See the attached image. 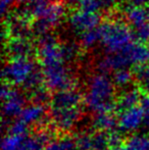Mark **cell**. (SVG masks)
<instances>
[{
  "label": "cell",
  "mask_w": 149,
  "mask_h": 150,
  "mask_svg": "<svg viewBox=\"0 0 149 150\" xmlns=\"http://www.w3.org/2000/svg\"><path fill=\"white\" fill-rule=\"evenodd\" d=\"M146 10H147V13H148V16H149V3L147 4V5H146Z\"/></svg>",
  "instance_id": "35"
},
{
  "label": "cell",
  "mask_w": 149,
  "mask_h": 150,
  "mask_svg": "<svg viewBox=\"0 0 149 150\" xmlns=\"http://www.w3.org/2000/svg\"><path fill=\"white\" fill-rule=\"evenodd\" d=\"M22 3H25L27 5V4H31V3H33V2H35L36 0H20Z\"/></svg>",
  "instance_id": "34"
},
{
  "label": "cell",
  "mask_w": 149,
  "mask_h": 150,
  "mask_svg": "<svg viewBox=\"0 0 149 150\" xmlns=\"http://www.w3.org/2000/svg\"><path fill=\"white\" fill-rule=\"evenodd\" d=\"M142 125H144V113L140 106L121 110L117 117V128L126 134L136 132Z\"/></svg>",
  "instance_id": "9"
},
{
  "label": "cell",
  "mask_w": 149,
  "mask_h": 150,
  "mask_svg": "<svg viewBox=\"0 0 149 150\" xmlns=\"http://www.w3.org/2000/svg\"><path fill=\"white\" fill-rule=\"evenodd\" d=\"M142 109H143L144 113V125L147 127L149 130V95H146L143 99H142Z\"/></svg>",
  "instance_id": "29"
},
{
  "label": "cell",
  "mask_w": 149,
  "mask_h": 150,
  "mask_svg": "<svg viewBox=\"0 0 149 150\" xmlns=\"http://www.w3.org/2000/svg\"><path fill=\"white\" fill-rule=\"evenodd\" d=\"M78 150H108L110 148L109 133L83 132L78 135Z\"/></svg>",
  "instance_id": "8"
},
{
  "label": "cell",
  "mask_w": 149,
  "mask_h": 150,
  "mask_svg": "<svg viewBox=\"0 0 149 150\" xmlns=\"http://www.w3.org/2000/svg\"><path fill=\"white\" fill-rule=\"evenodd\" d=\"M134 78L142 90L149 93V63L135 67Z\"/></svg>",
  "instance_id": "21"
},
{
  "label": "cell",
  "mask_w": 149,
  "mask_h": 150,
  "mask_svg": "<svg viewBox=\"0 0 149 150\" xmlns=\"http://www.w3.org/2000/svg\"><path fill=\"white\" fill-rule=\"evenodd\" d=\"M82 1H83V0H64L66 4L68 6H77V5L80 6Z\"/></svg>",
  "instance_id": "32"
},
{
  "label": "cell",
  "mask_w": 149,
  "mask_h": 150,
  "mask_svg": "<svg viewBox=\"0 0 149 150\" xmlns=\"http://www.w3.org/2000/svg\"><path fill=\"white\" fill-rule=\"evenodd\" d=\"M126 18H127L128 23L132 26V28H136V27L148 22L149 16L146 8L141 7V6L130 5L126 9Z\"/></svg>",
  "instance_id": "18"
},
{
  "label": "cell",
  "mask_w": 149,
  "mask_h": 150,
  "mask_svg": "<svg viewBox=\"0 0 149 150\" xmlns=\"http://www.w3.org/2000/svg\"><path fill=\"white\" fill-rule=\"evenodd\" d=\"M134 78V74L130 71L128 69H119L113 73L112 81L114 83L115 87L119 88H126L132 83Z\"/></svg>",
  "instance_id": "22"
},
{
  "label": "cell",
  "mask_w": 149,
  "mask_h": 150,
  "mask_svg": "<svg viewBox=\"0 0 149 150\" xmlns=\"http://www.w3.org/2000/svg\"><path fill=\"white\" fill-rule=\"evenodd\" d=\"M108 150H149V134H134L121 145Z\"/></svg>",
  "instance_id": "15"
},
{
  "label": "cell",
  "mask_w": 149,
  "mask_h": 150,
  "mask_svg": "<svg viewBox=\"0 0 149 150\" xmlns=\"http://www.w3.org/2000/svg\"><path fill=\"white\" fill-rule=\"evenodd\" d=\"M124 52L128 56L132 67H139L149 63V46H146L145 44L133 42L124 50Z\"/></svg>",
  "instance_id": "13"
},
{
  "label": "cell",
  "mask_w": 149,
  "mask_h": 150,
  "mask_svg": "<svg viewBox=\"0 0 149 150\" xmlns=\"http://www.w3.org/2000/svg\"><path fill=\"white\" fill-rule=\"evenodd\" d=\"M29 136V135H28ZM28 136H20L11 133H7L2 138L1 149L2 150H20L25 140Z\"/></svg>",
  "instance_id": "20"
},
{
  "label": "cell",
  "mask_w": 149,
  "mask_h": 150,
  "mask_svg": "<svg viewBox=\"0 0 149 150\" xmlns=\"http://www.w3.org/2000/svg\"><path fill=\"white\" fill-rule=\"evenodd\" d=\"M84 103L93 113L112 112L117 106L115 85L106 74L97 73L88 79Z\"/></svg>",
  "instance_id": "2"
},
{
  "label": "cell",
  "mask_w": 149,
  "mask_h": 150,
  "mask_svg": "<svg viewBox=\"0 0 149 150\" xmlns=\"http://www.w3.org/2000/svg\"><path fill=\"white\" fill-rule=\"evenodd\" d=\"M80 48L81 47L74 42H68V43L60 45V52H61L62 59L64 60V62L75 60L79 56Z\"/></svg>",
  "instance_id": "24"
},
{
  "label": "cell",
  "mask_w": 149,
  "mask_h": 150,
  "mask_svg": "<svg viewBox=\"0 0 149 150\" xmlns=\"http://www.w3.org/2000/svg\"><path fill=\"white\" fill-rule=\"evenodd\" d=\"M44 150H78V146L76 139L70 136H60L52 138Z\"/></svg>",
  "instance_id": "19"
},
{
  "label": "cell",
  "mask_w": 149,
  "mask_h": 150,
  "mask_svg": "<svg viewBox=\"0 0 149 150\" xmlns=\"http://www.w3.org/2000/svg\"><path fill=\"white\" fill-rule=\"evenodd\" d=\"M30 18H25L16 12V14L7 16L5 32L11 38H27L32 33V24L29 22Z\"/></svg>",
  "instance_id": "11"
},
{
  "label": "cell",
  "mask_w": 149,
  "mask_h": 150,
  "mask_svg": "<svg viewBox=\"0 0 149 150\" xmlns=\"http://www.w3.org/2000/svg\"><path fill=\"white\" fill-rule=\"evenodd\" d=\"M140 102H142V99L139 90L135 88H132V89L130 88L125 90L119 96L117 100V107L119 110H125V109L138 106Z\"/></svg>",
  "instance_id": "17"
},
{
  "label": "cell",
  "mask_w": 149,
  "mask_h": 150,
  "mask_svg": "<svg viewBox=\"0 0 149 150\" xmlns=\"http://www.w3.org/2000/svg\"><path fill=\"white\" fill-rule=\"evenodd\" d=\"M18 0H0V8H1V14L5 16L9 11V8L13 5Z\"/></svg>",
  "instance_id": "30"
},
{
  "label": "cell",
  "mask_w": 149,
  "mask_h": 150,
  "mask_svg": "<svg viewBox=\"0 0 149 150\" xmlns=\"http://www.w3.org/2000/svg\"><path fill=\"white\" fill-rule=\"evenodd\" d=\"M37 69L39 67L32 58H11L4 65L2 77L9 85L24 87Z\"/></svg>",
  "instance_id": "5"
},
{
  "label": "cell",
  "mask_w": 149,
  "mask_h": 150,
  "mask_svg": "<svg viewBox=\"0 0 149 150\" xmlns=\"http://www.w3.org/2000/svg\"><path fill=\"white\" fill-rule=\"evenodd\" d=\"M101 18L98 13L86 12L84 10L78 9L73 11L68 16V24L71 28L76 32L84 33L97 29L100 26Z\"/></svg>",
  "instance_id": "10"
},
{
  "label": "cell",
  "mask_w": 149,
  "mask_h": 150,
  "mask_svg": "<svg viewBox=\"0 0 149 150\" xmlns=\"http://www.w3.org/2000/svg\"><path fill=\"white\" fill-rule=\"evenodd\" d=\"M64 11V6L60 2H51L45 13L32 23V33L39 37L48 34L49 30L59 24Z\"/></svg>",
  "instance_id": "7"
},
{
  "label": "cell",
  "mask_w": 149,
  "mask_h": 150,
  "mask_svg": "<svg viewBox=\"0 0 149 150\" xmlns=\"http://www.w3.org/2000/svg\"><path fill=\"white\" fill-rule=\"evenodd\" d=\"M98 42L100 43V36L97 29L84 32L80 35V45L85 49L94 47Z\"/></svg>",
  "instance_id": "23"
},
{
  "label": "cell",
  "mask_w": 149,
  "mask_h": 150,
  "mask_svg": "<svg viewBox=\"0 0 149 150\" xmlns=\"http://www.w3.org/2000/svg\"><path fill=\"white\" fill-rule=\"evenodd\" d=\"M31 98L33 99L34 103H38V104H43L45 102H47L49 100V92H48V89L44 86H41V87L37 88L36 90L32 91L30 93Z\"/></svg>",
  "instance_id": "27"
},
{
  "label": "cell",
  "mask_w": 149,
  "mask_h": 150,
  "mask_svg": "<svg viewBox=\"0 0 149 150\" xmlns=\"http://www.w3.org/2000/svg\"><path fill=\"white\" fill-rule=\"evenodd\" d=\"M28 128L29 127L20 120H16L10 122L9 126L7 127V133L20 136H28Z\"/></svg>",
  "instance_id": "28"
},
{
  "label": "cell",
  "mask_w": 149,
  "mask_h": 150,
  "mask_svg": "<svg viewBox=\"0 0 149 150\" xmlns=\"http://www.w3.org/2000/svg\"><path fill=\"white\" fill-rule=\"evenodd\" d=\"M130 2H131V5L143 7V6H146L149 3V0H130Z\"/></svg>",
  "instance_id": "31"
},
{
  "label": "cell",
  "mask_w": 149,
  "mask_h": 150,
  "mask_svg": "<svg viewBox=\"0 0 149 150\" xmlns=\"http://www.w3.org/2000/svg\"><path fill=\"white\" fill-rule=\"evenodd\" d=\"M92 126L97 132L112 133L114 132V128L117 127V117L112 112H102L94 115Z\"/></svg>",
  "instance_id": "16"
},
{
  "label": "cell",
  "mask_w": 149,
  "mask_h": 150,
  "mask_svg": "<svg viewBox=\"0 0 149 150\" xmlns=\"http://www.w3.org/2000/svg\"><path fill=\"white\" fill-rule=\"evenodd\" d=\"M133 37L134 40L138 43L145 44L149 42V21L140 26L133 28Z\"/></svg>",
  "instance_id": "25"
},
{
  "label": "cell",
  "mask_w": 149,
  "mask_h": 150,
  "mask_svg": "<svg viewBox=\"0 0 149 150\" xmlns=\"http://www.w3.org/2000/svg\"><path fill=\"white\" fill-rule=\"evenodd\" d=\"M44 85L48 90L60 92L70 89H76V81L74 74L64 61L52 63L49 65L41 67Z\"/></svg>",
  "instance_id": "4"
},
{
  "label": "cell",
  "mask_w": 149,
  "mask_h": 150,
  "mask_svg": "<svg viewBox=\"0 0 149 150\" xmlns=\"http://www.w3.org/2000/svg\"><path fill=\"white\" fill-rule=\"evenodd\" d=\"M84 97L77 89L54 93L49 101V117L55 129L70 132L82 119Z\"/></svg>",
  "instance_id": "1"
},
{
  "label": "cell",
  "mask_w": 149,
  "mask_h": 150,
  "mask_svg": "<svg viewBox=\"0 0 149 150\" xmlns=\"http://www.w3.org/2000/svg\"><path fill=\"white\" fill-rule=\"evenodd\" d=\"M100 44L106 54H115L124 51L133 43V32L127 24L119 21H108L97 28Z\"/></svg>",
  "instance_id": "3"
},
{
  "label": "cell",
  "mask_w": 149,
  "mask_h": 150,
  "mask_svg": "<svg viewBox=\"0 0 149 150\" xmlns=\"http://www.w3.org/2000/svg\"><path fill=\"white\" fill-rule=\"evenodd\" d=\"M46 109L43 104L34 103L27 105L24 108L23 112L20 113L18 120L27 125L28 127L33 125H40L45 119Z\"/></svg>",
  "instance_id": "14"
},
{
  "label": "cell",
  "mask_w": 149,
  "mask_h": 150,
  "mask_svg": "<svg viewBox=\"0 0 149 150\" xmlns=\"http://www.w3.org/2000/svg\"><path fill=\"white\" fill-rule=\"evenodd\" d=\"M102 1L104 2V5H105V7H107V6L112 5V3H114V2L119 1V0H102Z\"/></svg>",
  "instance_id": "33"
},
{
  "label": "cell",
  "mask_w": 149,
  "mask_h": 150,
  "mask_svg": "<svg viewBox=\"0 0 149 150\" xmlns=\"http://www.w3.org/2000/svg\"><path fill=\"white\" fill-rule=\"evenodd\" d=\"M104 7L105 5L102 0H83L80 4V9L91 13H97V11Z\"/></svg>",
  "instance_id": "26"
},
{
  "label": "cell",
  "mask_w": 149,
  "mask_h": 150,
  "mask_svg": "<svg viewBox=\"0 0 149 150\" xmlns=\"http://www.w3.org/2000/svg\"><path fill=\"white\" fill-rule=\"evenodd\" d=\"M6 50L11 58H31L34 46L27 38H11L7 41Z\"/></svg>",
  "instance_id": "12"
},
{
  "label": "cell",
  "mask_w": 149,
  "mask_h": 150,
  "mask_svg": "<svg viewBox=\"0 0 149 150\" xmlns=\"http://www.w3.org/2000/svg\"><path fill=\"white\" fill-rule=\"evenodd\" d=\"M2 113L5 119L20 117L26 105L25 95L9 84L3 85L1 89Z\"/></svg>",
  "instance_id": "6"
}]
</instances>
